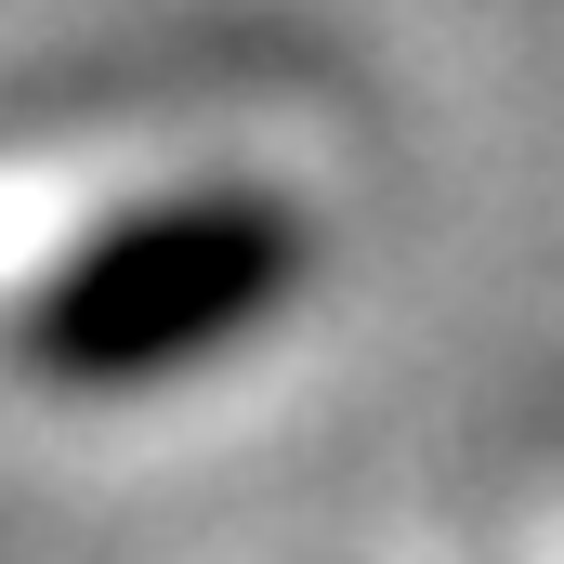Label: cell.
Masks as SVG:
<instances>
[{
	"mask_svg": "<svg viewBox=\"0 0 564 564\" xmlns=\"http://www.w3.org/2000/svg\"><path fill=\"white\" fill-rule=\"evenodd\" d=\"M328 263L315 197L276 171H184L144 184L119 210H93L13 302V368L40 394L119 408V394H171L197 368H224L237 341H263L302 315V289Z\"/></svg>",
	"mask_w": 564,
	"mask_h": 564,
	"instance_id": "1",
	"label": "cell"
}]
</instances>
